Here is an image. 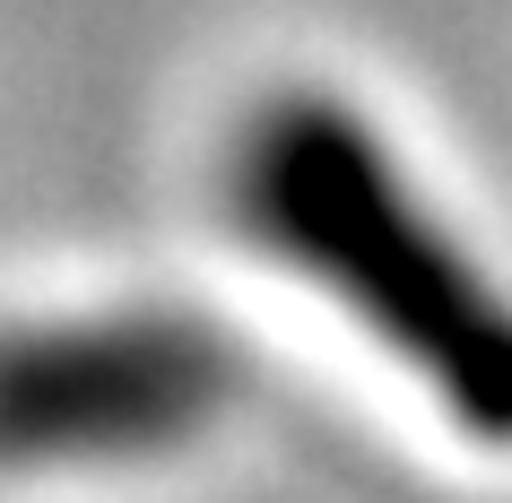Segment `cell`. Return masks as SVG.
Returning a JSON list of instances; mask_svg holds the SVG:
<instances>
[{
	"mask_svg": "<svg viewBox=\"0 0 512 503\" xmlns=\"http://www.w3.org/2000/svg\"><path fill=\"white\" fill-rule=\"evenodd\" d=\"M252 209L304 269L365 304V321L443 382L460 417L512 434V313L408 217L365 131L339 113H278L252 157Z\"/></svg>",
	"mask_w": 512,
	"mask_h": 503,
	"instance_id": "1",
	"label": "cell"
}]
</instances>
